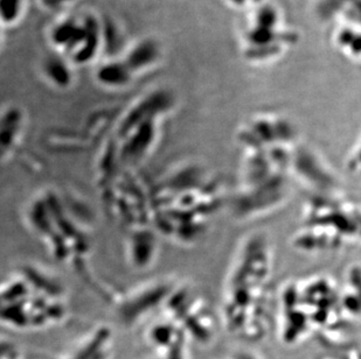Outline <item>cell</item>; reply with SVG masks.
Returning <instances> with one entry per match:
<instances>
[{
	"label": "cell",
	"instance_id": "277c9868",
	"mask_svg": "<svg viewBox=\"0 0 361 359\" xmlns=\"http://www.w3.org/2000/svg\"><path fill=\"white\" fill-rule=\"evenodd\" d=\"M46 73L48 77L51 81L60 83V84H66L69 78V73L63 65V62L60 61L59 58H51V61L46 65Z\"/></svg>",
	"mask_w": 361,
	"mask_h": 359
},
{
	"label": "cell",
	"instance_id": "7a4b0ae2",
	"mask_svg": "<svg viewBox=\"0 0 361 359\" xmlns=\"http://www.w3.org/2000/svg\"><path fill=\"white\" fill-rule=\"evenodd\" d=\"M133 77V73L126 67V63H117L111 62L108 65H103L99 68L97 78L99 81L106 85H113V87H121L128 83Z\"/></svg>",
	"mask_w": 361,
	"mask_h": 359
},
{
	"label": "cell",
	"instance_id": "5b68a950",
	"mask_svg": "<svg viewBox=\"0 0 361 359\" xmlns=\"http://www.w3.org/2000/svg\"><path fill=\"white\" fill-rule=\"evenodd\" d=\"M19 0H0V15L6 20H13L19 13Z\"/></svg>",
	"mask_w": 361,
	"mask_h": 359
},
{
	"label": "cell",
	"instance_id": "6da1fadb",
	"mask_svg": "<svg viewBox=\"0 0 361 359\" xmlns=\"http://www.w3.org/2000/svg\"><path fill=\"white\" fill-rule=\"evenodd\" d=\"M158 56H159V49L156 42L143 41L130 51L124 63L133 74L135 72L144 70L151 65H154V62H157Z\"/></svg>",
	"mask_w": 361,
	"mask_h": 359
},
{
	"label": "cell",
	"instance_id": "3957f363",
	"mask_svg": "<svg viewBox=\"0 0 361 359\" xmlns=\"http://www.w3.org/2000/svg\"><path fill=\"white\" fill-rule=\"evenodd\" d=\"M341 48L348 49V53L361 55V32H353L350 28L341 30L337 37Z\"/></svg>",
	"mask_w": 361,
	"mask_h": 359
},
{
	"label": "cell",
	"instance_id": "52a82bcc",
	"mask_svg": "<svg viewBox=\"0 0 361 359\" xmlns=\"http://www.w3.org/2000/svg\"><path fill=\"white\" fill-rule=\"evenodd\" d=\"M236 359H255V357H252V355H239Z\"/></svg>",
	"mask_w": 361,
	"mask_h": 359
},
{
	"label": "cell",
	"instance_id": "8992f818",
	"mask_svg": "<svg viewBox=\"0 0 361 359\" xmlns=\"http://www.w3.org/2000/svg\"><path fill=\"white\" fill-rule=\"evenodd\" d=\"M350 165L352 170H355V173H361V146L355 153V158H352Z\"/></svg>",
	"mask_w": 361,
	"mask_h": 359
}]
</instances>
